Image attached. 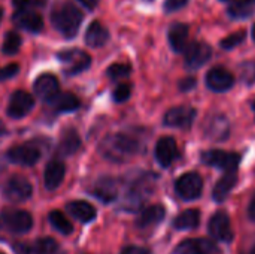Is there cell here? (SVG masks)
<instances>
[{
	"instance_id": "6da1fadb",
	"label": "cell",
	"mask_w": 255,
	"mask_h": 254,
	"mask_svg": "<svg viewBox=\"0 0 255 254\" xmlns=\"http://www.w3.org/2000/svg\"><path fill=\"white\" fill-rule=\"evenodd\" d=\"M99 151L106 160L121 163L139 154L142 151V144L131 135L112 133L100 142Z\"/></svg>"
},
{
	"instance_id": "7a4b0ae2",
	"label": "cell",
	"mask_w": 255,
	"mask_h": 254,
	"mask_svg": "<svg viewBox=\"0 0 255 254\" xmlns=\"http://www.w3.org/2000/svg\"><path fill=\"white\" fill-rule=\"evenodd\" d=\"M82 19H84L82 12L78 7H75L73 4H69V3L58 4L51 12L52 25L55 27V30L58 33H61L67 39L76 36Z\"/></svg>"
},
{
	"instance_id": "3957f363",
	"label": "cell",
	"mask_w": 255,
	"mask_h": 254,
	"mask_svg": "<svg viewBox=\"0 0 255 254\" xmlns=\"http://www.w3.org/2000/svg\"><path fill=\"white\" fill-rule=\"evenodd\" d=\"M33 219L22 210H4L0 214V229L10 234H25L31 229Z\"/></svg>"
},
{
	"instance_id": "277c9868",
	"label": "cell",
	"mask_w": 255,
	"mask_h": 254,
	"mask_svg": "<svg viewBox=\"0 0 255 254\" xmlns=\"http://www.w3.org/2000/svg\"><path fill=\"white\" fill-rule=\"evenodd\" d=\"M202 160L205 165H209L212 168H218L226 172H236L241 163V156L238 153L223 150H209L202 153Z\"/></svg>"
},
{
	"instance_id": "5b68a950",
	"label": "cell",
	"mask_w": 255,
	"mask_h": 254,
	"mask_svg": "<svg viewBox=\"0 0 255 254\" xmlns=\"http://www.w3.org/2000/svg\"><path fill=\"white\" fill-rule=\"evenodd\" d=\"M202 190H203V181L200 175L196 172H188L179 177L175 183V192L184 201H196L197 198H200Z\"/></svg>"
},
{
	"instance_id": "8992f818",
	"label": "cell",
	"mask_w": 255,
	"mask_h": 254,
	"mask_svg": "<svg viewBox=\"0 0 255 254\" xmlns=\"http://www.w3.org/2000/svg\"><path fill=\"white\" fill-rule=\"evenodd\" d=\"M31 184L19 175H15L7 180V183L3 187V196L9 202H22L27 201L31 196Z\"/></svg>"
},
{
	"instance_id": "52a82bcc",
	"label": "cell",
	"mask_w": 255,
	"mask_h": 254,
	"mask_svg": "<svg viewBox=\"0 0 255 254\" xmlns=\"http://www.w3.org/2000/svg\"><path fill=\"white\" fill-rule=\"evenodd\" d=\"M58 60H61L64 64H67V67H66L67 75H76L79 72H84L90 67V63H91L90 55L81 49L61 51V52H58Z\"/></svg>"
},
{
	"instance_id": "ba28073f",
	"label": "cell",
	"mask_w": 255,
	"mask_h": 254,
	"mask_svg": "<svg viewBox=\"0 0 255 254\" xmlns=\"http://www.w3.org/2000/svg\"><path fill=\"white\" fill-rule=\"evenodd\" d=\"M208 231L214 240L221 241V243H232L233 237H235L232 225H230V219H229L227 213H224V211L214 214V217L209 220Z\"/></svg>"
},
{
	"instance_id": "9c48e42d",
	"label": "cell",
	"mask_w": 255,
	"mask_h": 254,
	"mask_svg": "<svg viewBox=\"0 0 255 254\" xmlns=\"http://www.w3.org/2000/svg\"><path fill=\"white\" fill-rule=\"evenodd\" d=\"M196 115H197V112L194 108L176 106V108L169 109L164 114V126L176 127V129H188L193 124Z\"/></svg>"
},
{
	"instance_id": "30bf717a",
	"label": "cell",
	"mask_w": 255,
	"mask_h": 254,
	"mask_svg": "<svg viewBox=\"0 0 255 254\" xmlns=\"http://www.w3.org/2000/svg\"><path fill=\"white\" fill-rule=\"evenodd\" d=\"M212 57V48L205 42H193L185 48V64L188 69H199Z\"/></svg>"
},
{
	"instance_id": "8fae6325",
	"label": "cell",
	"mask_w": 255,
	"mask_h": 254,
	"mask_svg": "<svg viewBox=\"0 0 255 254\" xmlns=\"http://www.w3.org/2000/svg\"><path fill=\"white\" fill-rule=\"evenodd\" d=\"M39 157H40L39 148L36 145H30V144L16 145L7 151L9 162H12L15 165H21V166H33L37 163Z\"/></svg>"
},
{
	"instance_id": "7c38bea8",
	"label": "cell",
	"mask_w": 255,
	"mask_h": 254,
	"mask_svg": "<svg viewBox=\"0 0 255 254\" xmlns=\"http://www.w3.org/2000/svg\"><path fill=\"white\" fill-rule=\"evenodd\" d=\"M235 84V76L224 67H214L206 75V85L215 93H224Z\"/></svg>"
},
{
	"instance_id": "4fadbf2b",
	"label": "cell",
	"mask_w": 255,
	"mask_h": 254,
	"mask_svg": "<svg viewBox=\"0 0 255 254\" xmlns=\"http://www.w3.org/2000/svg\"><path fill=\"white\" fill-rule=\"evenodd\" d=\"M34 93L39 99L45 102H52L60 94V84L58 79L51 73H43L34 81Z\"/></svg>"
},
{
	"instance_id": "5bb4252c",
	"label": "cell",
	"mask_w": 255,
	"mask_h": 254,
	"mask_svg": "<svg viewBox=\"0 0 255 254\" xmlns=\"http://www.w3.org/2000/svg\"><path fill=\"white\" fill-rule=\"evenodd\" d=\"M33 106H34V99L31 97V94L18 90L9 99L7 115L12 118H22L33 109Z\"/></svg>"
},
{
	"instance_id": "9a60e30c",
	"label": "cell",
	"mask_w": 255,
	"mask_h": 254,
	"mask_svg": "<svg viewBox=\"0 0 255 254\" xmlns=\"http://www.w3.org/2000/svg\"><path fill=\"white\" fill-rule=\"evenodd\" d=\"M176 254H221V250L218 249V246L211 241V240H205V238H199V240H185L182 241L176 249Z\"/></svg>"
},
{
	"instance_id": "2e32d148",
	"label": "cell",
	"mask_w": 255,
	"mask_h": 254,
	"mask_svg": "<svg viewBox=\"0 0 255 254\" xmlns=\"http://www.w3.org/2000/svg\"><path fill=\"white\" fill-rule=\"evenodd\" d=\"M206 138L212 141H224L229 138L230 133V124L229 120L224 115H211L203 126Z\"/></svg>"
},
{
	"instance_id": "e0dca14e",
	"label": "cell",
	"mask_w": 255,
	"mask_h": 254,
	"mask_svg": "<svg viewBox=\"0 0 255 254\" xmlns=\"http://www.w3.org/2000/svg\"><path fill=\"white\" fill-rule=\"evenodd\" d=\"M91 195L105 204L114 202L118 196V184L111 177H102V178L94 181V186L91 189Z\"/></svg>"
},
{
	"instance_id": "ac0fdd59",
	"label": "cell",
	"mask_w": 255,
	"mask_h": 254,
	"mask_svg": "<svg viewBox=\"0 0 255 254\" xmlns=\"http://www.w3.org/2000/svg\"><path fill=\"white\" fill-rule=\"evenodd\" d=\"M178 157V147L173 138H161L155 145V159L161 168H169Z\"/></svg>"
},
{
	"instance_id": "d6986e66",
	"label": "cell",
	"mask_w": 255,
	"mask_h": 254,
	"mask_svg": "<svg viewBox=\"0 0 255 254\" xmlns=\"http://www.w3.org/2000/svg\"><path fill=\"white\" fill-rule=\"evenodd\" d=\"M13 22L19 27V28H24L30 33H39L42 28H43V19L39 13L36 12H31V10H27V9H22V10H18L13 16H12Z\"/></svg>"
},
{
	"instance_id": "ffe728a7",
	"label": "cell",
	"mask_w": 255,
	"mask_h": 254,
	"mask_svg": "<svg viewBox=\"0 0 255 254\" xmlns=\"http://www.w3.org/2000/svg\"><path fill=\"white\" fill-rule=\"evenodd\" d=\"M164 216H166V210L163 205H151L140 213V216L136 220V226L139 229H146V228L155 226L160 222H163Z\"/></svg>"
},
{
	"instance_id": "44dd1931",
	"label": "cell",
	"mask_w": 255,
	"mask_h": 254,
	"mask_svg": "<svg viewBox=\"0 0 255 254\" xmlns=\"http://www.w3.org/2000/svg\"><path fill=\"white\" fill-rule=\"evenodd\" d=\"M188 40V25L184 22H176L169 28V43L173 51L182 52L187 48Z\"/></svg>"
},
{
	"instance_id": "7402d4cb",
	"label": "cell",
	"mask_w": 255,
	"mask_h": 254,
	"mask_svg": "<svg viewBox=\"0 0 255 254\" xmlns=\"http://www.w3.org/2000/svg\"><path fill=\"white\" fill-rule=\"evenodd\" d=\"M66 174V168L63 162L54 160L51 163H48L46 169H45V187L48 190H55L57 187H60V184L63 183Z\"/></svg>"
},
{
	"instance_id": "603a6c76",
	"label": "cell",
	"mask_w": 255,
	"mask_h": 254,
	"mask_svg": "<svg viewBox=\"0 0 255 254\" xmlns=\"http://www.w3.org/2000/svg\"><path fill=\"white\" fill-rule=\"evenodd\" d=\"M67 211L72 217H75L81 223H90L96 219V210L93 205L84 201H73L67 204Z\"/></svg>"
},
{
	"instance_id": "cb8c5ba5",
	"label": "cell",
	"mask_w": 255,
	"mask_h": 254,
	"mask_svg": "<svg viewBox=\"0 0 255 254\" xmlns=\"http://www.w3.org/2000/svg\"><path fill=\"white\" fill-rule=\"evenodd\" d=\"M108 40H109V31H108V28L102 22L93 21L90 24V27L87 28V33H85V42H87V45H90L93 48H99V46H103Z\"/></svg>"
},
{
	"instance_id": "d4e9b609",
	"label": "cell",
	"mask_w": 255,
	"mask_h": 254,
	"mask_svg": "<svg viewBox=\"0 0 255 254\" xmlns=\"http://www.w3.org/2000/svg\"><path fill=\"white\" fill-rule=\"evenodd\" d=\"M236 183H238V174L236 172H226L214 187V193H212L214 201L218 204L224 202L226 198L229 196L230 190L236 186Z\"/></svg>"
},
{
	"instance_id": "484cf974",
	"label": "cell",
	"mask_w": 255,
	"mask_h": 254,
	"mask_svg": "<svg viewBox=\"0 0 255 254\" xmlns=\"http://www.w3.org/2000/svg\"><path fill=\"white\" fill-rule=\"evenodd\" d=\"M81 148V138L75 130H66L58 144L60 156H72Z\"/></svg>"
},
{
	"instance_id": "4316f807",
	"label": "cell",
	"mask_w": 255,
	"mask_h": 254,
	"mask_svg": "<svg viewBox=\"0 0 255 254\" xmlns=\"http://www.w3.org/2000/svg\"><path fill=\"white\" fill-rule=\"evenodd\" d=\"M227 12L233 19L250 18L255 12V0H233Z\"/></svg>"
},
{
	"instance_id": "83f0119b",
	"label": "cell",
	"mask_w": 255,
	"mask_h": 254,
	"mask_svg": "<svg viewBox=\"0 0 255 254\" xmlns=\"http://www.w3.org/2000/svg\"><path fill=\"white\" fill-rule=\"evenodd\" d=\"M199 225H200V213L197 210H187L181 213L173 222V228L178 231H191L196 229Z\"/></svg>"
},
{
	"instance_id": "f1b7e54d",
	"label": "cell",
	"mask_w": 255,
	"mask_h": 254,
	"mask_svg": "<svg viewBox=\"0 0 255 254\" xmlns=\"http://www.w3.org/2000/svg\"><path fill=\"white\" fill-rule=\"evenodd\" d=\"M51 103L58 112H72L76 111L81 105L79 99L72 93H60Z\"/></svg>"
},
{
	"instance_id": "f546056e",
	"label": "cell",
	"mask_w": 255,
	"mask_h": 254,
	"mask_svg": "<svg viewBox=\"0 0 255 254\" xmlns=\"http://www.w3.org/2000/svg\"><path fill=\"white\" fill-rule=\"evenodd\" d=\"M48 220H49L51 226H52L57 232H60V234H63V235H70V234L73 232L72 223H70V222L67 220V217H66L64 214H61L60 211H51L49 216H48Z\"/></svg>"
},
{
	"instance_id": "4dcf8cb0",
	"label": "cell",
	"mask_w": 255,
	"mask_h": 254,
	"mask_svg": "<svg viewBox=\"0 0 255 254\" xmlns=\"http://www.w3.org/2000/svg\"><path fill=\"white\" fill-rule=\"evenodd\" d=\"M19 46H21V36L15 31H7L4 36V40H3L1 51L7 55H12V54L18 52Z\"/></svg>"
},
{
	"instance_id": "1f68e13d",
	"label": "cell",
	"mask_w": 255,
	"mask_h": 254,
	"mask_svg": "<svg viewBox=\"0 0 255 254\" xmlns=\"http://www.w3.org/2000/svg\"><path fill=\"white\" fill-rule=\"evenodd\" d=\"M36 254H55L58 252V244L52 238H40L33 244Z\"/></svg>"
},
{
	"instance_id": "d6a6232c",
	"label": "cell",
	"mask_w": 255,
	"mask_h": 254,
	"mask_svg": "<svg viewBox=\"0 0 255 254\" xmlns=\"http://www.w3.org/2000/svg\"><path fill=\"white\" fill-rule=\"evenodd\" d=\"M245 37H247L245 30H239V31H236V33H233V34H229L227 37H224V39L220 42V46L224 48V49H233V48L239 46V45L245 40Z\"/></svg>"
},
{
	"instance_id": "836d02e7",
	"label": "cell",
	"mask_w": 255,
	"mask_h": 254,
	"mask_svg": "<svg viewBox=\"0 0 255 254\" xmlns=\"http://www.w3.org/2000/svg\"><path fill=\"white\" fill-rule=\"evenodd\" d=\"M130 72H131V67L128 64H126V63H114V64L109 66L106 73H108V76L111 79H120V78L128 76Z\"/></svg>"
},
{
	"instance_id": "e575fe53",
	"label": "cell",
	"mask_w": 255,
	"mask_h": 254,
	"mask_svg": "<svg viewBox=\"0 0 255 254\" xmlns=\"http://www.w3.org/2000/svg\"><path fill=\"white\" fill-rule=\"evenodd\" d=\"M241 78L247 84L255 82V61H248L241 67Z\"/></svg>"
},
{
	"instance_id": "d590c367",
	"label": "cell",
	"mask_w": 255,
	"mask_h": 254,
	"mask_svg": "<svg viewBox=\"0 0 255 254\" xmlns=\"http://www.w3.org/2000/svg\"><path fill=\"white\" fill-rule=\"evenodd\" d=\"M131 94V87L128 84H120L114 91V100L115 102H126Z\"/></svg>"
},
{
	"instance_id": "8d00e7d4",
	"label": "cell",
	"mask_w": 255,
	"mask_h": 254,
	"mask_svg": "<svg viewBox=\"0 0 255 254\" xmlns=\"http://www.w3.org/2000/svg\"><path fill=\"white\" fill-rule=\"evenodd\" d=\"M18 70H19V66L16 63L0 67V81H4V79H9V78L15 76L18 73Z\"/></svg>"
},
{
	"instance_id": "74e56055",
	"label": "cell",
	"mask_w": 255,
	"mask_h": 254,
	"mask_svg": "<svg viewBox=\"0 0 255 254\" xmlns=\"http://www.w3.org/2000/svg\"><path fill=\"white\" fill-rule=\"evenodd\" d=\"M12 4H13L18 10H22V9H27L30 4L42 6V4H45V0H12Z\"/></svg>"
},
{
	"instance_id": "f35d334b",
	"label": "cell",
	"mask_w": 255,
	"mask_h": 254,
	"mask_svg": "<svg viewBox=\"0 0 255 254\" xmlns=\"http://www.w3.org/2000/svg\"><path fill=\"white\" fill-rule=\"evenodd\" d=\"M188 3V0H166L164 1V10L166 12H175L184 7Z\"/></svg>"
},
{
	"instance_id": "ab89813d",
	"label": "cell",
	"mask_w": 255,
	"mask_h": 254,
	"mask_svg": "<svg viewBox=\"0 0 255 254\" xmlns=\"http://www.w3.org/2000/svg\"><path fill=\"white\" fill-rule=\"evenodd\" d=\"M196 84H197V81L194 79V78H184L181 82H179V90L181 91H190V90H193L194 87H196Z\"/></svg>"
},
{
	"instance_id": "60d3db41",
	"label": "cell",
	"mask_w": 255,
	"mask_h": 254,
	"mask_svg": "<svg viewBox=\"0 0 255 254\" xmlns=\"http://www.w3.org/2000/svg\"><path fill=\"white\" fill-rule=\"evenodd\" d=\"M13 250L16 254H36L33 246H28V244H15Z\"/></svg>"
},
{
	"instance_id": "b9f144b4",
	"label": "cell",
	"mask_w": 255,
	"mask_h": 254,
	"mask_svg": "<svg viewBox=\"0 0 255 254\" xmlns=\"http://www.w3.org/2000/svg\"><path fill=\"white\" fill-rule=\"evenodd\" d=\"M121 254H149V252H148L146 249H142V247L131 246V247H127V249H124Z\"/></svg>"
},
{
	"instance_id": "7bdbcfd3",
	"label": "cell",
	"mask_w": 255,
	"mask_h": 254,
	"mask_svg": "<svg viewBox=\"0 0 255 254\" xmlns=\"http://www.w3.org/2000/svg\"><path fill=\"white\" fill-rule=\"evenodd\" d=\"M84 7H87V9H90V10H93L97 4H99V0H78Z\"/></svg>"
},
{
	"instance_id": "ee69618b",
	"label": "cell",
	"mask_w": 255,
	"mask_h": 254,
	"mask_svg": "<svg viewBox=\"0 0 255 254\" xmlns=\"http://www.w3.org/2000/svg\"><path fill=\"white\" fill-rule=\"evenodd\" d=\"M248 216H250V219L255 222V195L253 196V199H251V202H250V207H248Z\"/></svg>"
},
{
	"instance_id": "f6af8a7d",
	"label": "cell",
	"mask_w": 255,
	"mask_h": 254,
	"mask_svg": "<svg viewBox=\"0 0 255 254\" xmlns=\"http://www.w3.org/2000/svg\"><path fill=\"white\" fill-rule=\"evenodd\" d=\"M4 133V126H3V123L0 121V135H3Z\"/></svg>"
},
{
	"instance_id": "bcb514c9",
	"label": "cell",
	"mask_w": 255,
	"mask_h": 254,
	"mask_svg": "<svg viewBox=\"0 0 255 254\" xmlns=\"http://www.w3.org/2000/svg\"><path fill=\"white\" fill-rule=\"evenodd\" d=\"M253 39H254V40H255V24H254V25H253Z\"/></svg>"
},
{
	"instance_id": "7dc6e473",
	"label": "cell",
	"mask_w": 255,
	"mask_h": 254,
	"mask_svg": "<svg viewBox=\"0 0 255 254\" xmlns=\"http://www.w3.org/2000/svg\"><path fill=\"white\" fill-rule=\"evenodd\" d=\"M1 16H3V10L0 9V21H1Z\"/></svg>"
},
{
	"instance_id": "c3c4849f",
	"label": "cell",
	"mask_w": 255,
	"mask_h": 254,
	"mask_svg": "<svg viewBox=\"0 0 255 254\" xmlns=\"http://www.w3.org/2000/svg\"><path fill=\"white\" fill-rule=\"evenodd\" d=\"M251 254H255V244L254 247H253V250H251Z\"/></svg>"
},
{
	"instance_id": "681fc988",
	"label": "cell",
	"mask_w": 255,
	"mask_h": 254,
	"mask_svg": "<svg viewBox=\"0 0 255 254\" xmlns=\"http://www.w3.org/2000/svg\"><path fill=\"white\" fill-rule=\"evenodd\" d=\"M253 109H254V112H255V100H254V103H253Z\"/></svg>"
},
{
	"instance_id": "f907efd6",
	"label": "cell",
	"mask_w": 255,
	"mask_h": 254,
	"mask_svg": "<svg viewBox=\"0 0 255 254\" xmlns=\"http://www.w3.org/2000/svg\"><path fill=\"white\" fill-rule=\"evenodd\" d=\"M146 1H151V0H146Z\"/></svg>"
},
{
	"instance_id": "816d5d0a",
	"label": "cell",
	"mask_w": 255,
	"mask_h": 254,
	"mask_svg": "<svg viewBox=\"0 0 255 254\" xmlns=\"http://www.w3.org/2000/svg\"><path fill=\"white\" fill-rule=\"evenodd\" d=\"M223 1H226V0H223Z\"/></svg>"
},
{
	"instance_id": "f5cc1de1",
	"label": "cell",
	"mask_w": 255,
	"mask_h": 254,
	"mask_svg": "<svg viewBox=\"0 0 255 254\" xmlns=\"http://www.w3.org/2000/svg\"><path fill=\"white\" fill-rule=\"evenodd\" d=\"M0 254H3V253H0Z\"/></svg>"
}]
</instances>
